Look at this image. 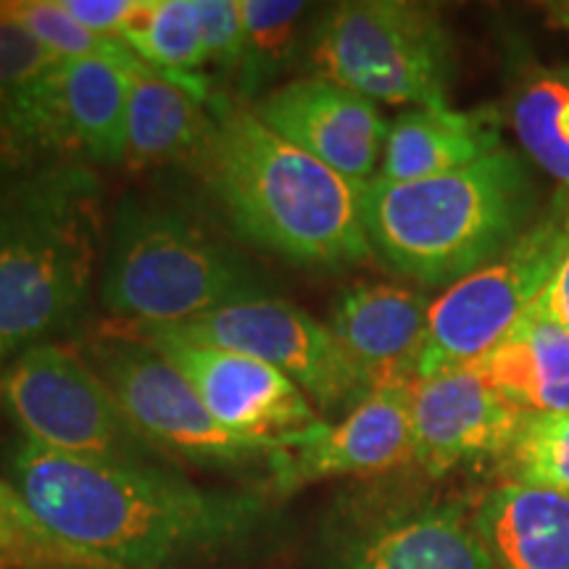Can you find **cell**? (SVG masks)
Segmentation results:
<instances>
[{
	"instance_id": "6da1fadb",
	"label": "cell",
	"mask_w": 569,
	"mask_h": 569,
	"mask_svg": "<svg viewBox=\"0 0 569 569\" xmlns=\"http://www.w3.org/2000/svg\"><path fill=\"white\" fill-rule=\"evenodd\" d=\"M6 469L32 515L101 567L169 569L232 557L274 528L267 496L201 488L156 459L74 457L19 438Z\"/></svg>"
},
{
	"instance_id": "7a4b0ae2",
	"label": "cell",
	"mask_w": 569,
	"mask_h": 569,
	"mask_svg": "<svg viewBox=\"0 0 569 569\" xmlns=\"http://www.w3.org/2000/svg\"><path fill=\"white\" fill-rule=\"evenodd\" d=\"M193 169L240 240L303 269L372 259L361 188L280 138L238 98L213 92Z\"/></svg>"
},
{
	"instance_id": "3957f363",
	"label": "cell",
	"mask_w": 569,
	"mask_h": 569,
	"mask_svg": "<svg viewBox=\"0 0 569 569\" xmlns=\"http://www.w3.org/2000/svg\"><path fill=\"white\" fill-rule=\"evenodd\" d=\"M361 217L375 256L393 272L422 284H453L536 224L538 184L528 161L503 146L457 172L367 182Z\"/></svg>"
},
{
	"instance_id": "277c9868",
	"label": "cell",
	"mask_w": 569,
	"mask_h": 569,
	"mask_svg": "<svg viewBox=\"0 0 569 569\" xmlns=\"http://www.w3.org/2000/svg\"><path fill=\"white\" fill-rule=\"evenodd\" d=\"M101 198L90 167L59 161L0 201V336L24 346L80 319L96 282Z\"/></svg>"
},
{
	"instance_id": "5b68a950",
	"label": "cell",
	"mask_w": 569,
	"mask_h": 569,
	"mask_svg": "<svg viewBox=\"0 0 569 569\" xmlns=\"http://www.w3.org/2000/svg\"><path fill=\"white\" fill-rule=\"evenodd\" d=\"M272 296V280L193 213L130 196L111 219L101 303L124 325H182Z\"/></svg>"
},
{
	"instance_id": "8992f818",
	"label": "cell",
	"mask_w": 569,
	"mask_h": 569,
	"mask_svg": "<svg viewBox=\"0 0 569 569\" xmlns=\"http://www.w3.org/2000/svg\"><path fill=\"white\" fill-rule=\"evenodd\" d=\"M317 77L369 101L438 109L448 106L457 51L436 6L411 0H348L330 6L311 30Z\"/></svg>"
},
{
	"instance_id": "52a82bcc",
	"label": "cell",
	"mask_w": 569,
	"mask_h": 569,
	"mask_svg": "<svg viewBox=\"0 0 569 569\" xmlns=\"http://www.w3.org/2000/svg\"><path fill=\"white\" fill-rule=\"evenodd\" d=\"M80 353L153 451L196 467L246 469L267 467L269 453L280 443L243 438L219 425L190 382L151 343L124 327L90 338Z\"/></svg>"
},
{
	"instance_id": "ba28073f",
	"label": "cell",
	"mask_w": 569,
	"mask_h": 569,
	"mask_svg": "<svg viewBox=\"0 0 569 569\" xmlns=\"http://www.w3.org/2000/svg\"><path fill=\"white\" fill-rule=\"evenodd\" d=\"M567 224L569 206L557 198L507 251L448 284L430 303L417 382L475 365L522 322L557 267Z\"/></svg>"
},
{
	"instance_id": "9c48e42d",
	"label": "cell",
	"mask_w": 569,
	"mask_h": 569,
	"mask_svg": "<svg viewBox=\"0 0 569 569\" xmlns=\"http://www.w3.org/2000/svg\"><path fill=\"white\" fill-rule=\"evenodd\" d=\"M0 398L21 438L74 457L156 459L82 353L32 343L0 377Z\"/></svg>"
},
{
	"instance_id": "30bf717a",
	"label": "cell",
	"mask_w": 569,
	"mask_h": 569,
	"mask_svg": "<svg viewBox=\"0 0 569 569\" xmlns=\"http://www.w3.org/2000/svg\"><path fill=\"white\" fill-rule=\"evenodd\" d=\"M169 327L174 336L238 351L280 369L309 396L319 411H351L372 393L367 377L309 311L282 298L267 296L240 301L209 315Z\"/></svg>"
},
{
	"instance_id": "8fae6325",
	"label": "cell",
	"mask_w": 569,
	"mask_h": 569,
	"mask_svg": "<svg viewBox=\"0 0 569 569\" xmlns=\"http://www.w3.org/2000/svg\"><path fill=\"white\" fill-rule=\"evenodd\" d=\"M330 569H496L459 501L353 498L327 517Z\"/></svg>"
},
{
	"instance_id": "7c38bea8",
	"label": "cell",
	"mask_w": 569,
	"mask_h": 569,
	"mask_svg": "<svg viewBox=\"0 0 569 569\" xmlns=\"http://www.w3.org/2000/svg\"><path fill=\"white\" fill-rule=\"evenodd\" d=\"M180 372L209 415L253 440H282L325 422L309 396L280 369L253 356L174 336L161 325H127Z\"/></svg>"
},
{
	"instance_id": "4fadbf2b",
	"label": "cell",
	"mask_w": 569,
	"mask_h": 569,
	"mask_svg": "<svg viewBox=\"0 0 569 569\" xmlns=\"http://www.w3.org/2000/svg\"><path fill=\"white\" fill-rule=\"evenodd\" d=\"M411 398L415 386L375 388L338 419L282 438L267 459L269 493L332 478L382 475L411 461Z\"/></svg>"
},
{
	"instance_id": "5bb4252c",
	"label": "cell",
	"mask_w": 569,
	"mask_h": 569,
	"mask_svg": "<svg viewBox=\"0 0 569 569\" xmlns=\"http://www.w3.org/2000/svg\"><path fill=\"white\" fill-rule=\"evenodd\" d=\"M525 419L472 369L427 377L411 398V465L427 478H446L459 467L501 461Z\"/></svg>"
},
{
	"instance_id": "9a60e30c",
	"label": "cell",
	"mask_w": 569,
	"mask_h": 569,
	"mask_svg": "<svg viewBox=\"0 0 569 569\" xmlns=\"http://www.w3.org/2000/svg\"><path fill=\"white\" fill-rule=\"evenodd\" d=\"M251 109L269 130L348 180L367 184L380 172L390 124L375 101L343 84L309 74L272 88Z\"/></svg>"
},
{
	"instance_id": "2e32d148",
	"label": "cell",
	"mask_w": 569,
	"mask_h": 569,
	"mask_svg": "<svg viewBox=\"0 0 569 569\" xmlns=\"http://www.w3.org/2000/svg\"><path fill=\"white\" fill-rule=\"evenodd\" d=\"M430 298L398 284H356L332 306L327 327L369 386H417Z\"/></svg>"
},
{
	"instance_id": "e0dca14e",
	"label": "cell",
	"mask_w": 569,
	"mask_h": 569,
	"mask_svg": "<svg viewBox=\"0 0 569 569\" xmlns=\"http://www.w3.org/2000/svg\"><path fill=\"white\" fill-rule=\"evenodd\" d=\"M501 142V117L490 106L457 111L407 109L388 127L386 151L375 180L415 182L465 169L486 159Z\"/></svg>"
},
{
	"instance_id": "ac0fdd59",
	"label": "cell",
	"mask_w": 569,
	"mask_h": 569,
	"mask_svg": "<svg viewBox=\"0 0 569 569\" xmlns=\"http://www.w3.org/2000/svg\"><path fill=\"white\" fill-rule=\"evenodd\" d=\"M496 569H569V496L501 482L472 511Z\"/></svg>"
},
{
	"instance_id": "d6986e66",
	"label": "cell",
	"mask_w": 569,
	"mask_h": 569,
	"mask_svg": "<svg viewBox=\"0 0 569 569\" xmlns=\"http://www.w3.org/2000/svg\"><path fill=\"white\" fill-rule=\"evenodd\" d=\"M465 369L528 417L569 411V332L532 311Z\"/></svg>"
},
{
	"instance_id": "ffe728a7",
	"label": "cell",
	"mask_w": 569,
	"mask_h": 569,
	"mask_svg": "<svg viewBox=\"0 0 569 569\" xmlns=\"http://www.w3.org/2000/svg\"><path fill=\"white\" fill-rule=\"evenodd\" d=\"M211 127L209 103L138 61L130 71L124 167L132 172L193 161Z\"/></svg>"
},
{
	"instance_id": "44dd1931",
	"label": "cell",
	"mask_w": 569,
	"mask_h": 569,
	"mask_svg": "<svg viewBox=\"0 0 569 569\" xmlns=\"http://www.w3.org/2000/svg\"><path fill=\"white\" fill-rule=\"evenodd\" d=\"M140 59H61L56 67L63 124L77 153L103 167H119L127 153L130 71Z\"/></svg>"
},
{
	"instance_id": "7402d4cb",
	"label": "cell",
	"mask_w": 569,
	"mask_h": 569,
	"mask_svg": "<svg viewBox=\"0 0 569 569\" xmlns=\"http://www.w3.org/2000/svg\"><path fill=\"white\" fill-rule=\"evenodd\" d=\"M122 42L142 63L172 77L198 101L209 103V51H206L196 0H146L142 11L127 27Z\"/></svg>"
},
{
	"instance_id": "603a6c76",
	"label": "cell",
	"mask_w": 569,
	"mask_h": 569,
	"mask_svg": "<svg viewBox=\"0 0 569 569\" xmlns=\"http://www.w3.org/2000/svg\"><path fill=\"white\" fill-rule=\"evenodd\" d=\"M509 122L569 206V63L528 71L511 92Z\"/></svg>"
},
{
	"instance_id": "cb8c5ba5",
	"label": "cell",
	"mask_w": 569,
	"mask_h": 569,
	"mask_svg": "<svg viewBox=\"0 0 569 569\" xmlns=\"http://www.w3.org/2000/svg\"><path fill=\"white\" fill-rule=\"evenodd\" d=\"M243 24V56H240L234 90L238 101L251 106L272 90L274 80L288 71L309 32L303 21L311 6L301 0H238Z\"/></svg>"
},
{
	"instance_id": "d4e9b609",
	"label": "cell",
	"mask_w": 569,
	"mask_h": 569,
	"mask_svg": "<svg viewBox=\"0 0 569 569\" xmlns=\"http://www.w3.org/2000/svg\"><path fill=\"white\" fill-rule=\"evenodd\" d=\"M101 567L88 553L53 536L27 507L9 478H0V569H88Z\"/></svg>"
},
{
	"instance_id": "484cf974",
	"label": "cell",
	"mask_w": 569,
	"mask_h": 569,
	"mask_svg": "<svg viewBox=\"0 0 569 569\" xmlns=\"http://www.w3.org/2000/svg\"><path fill=\"white\" fill-rule=\"evenodd\" d=\"M0 17L19 24L56 59H127L132 56L122 40L101 38L84 30L61 0H6Z\"/></svg>"
},
{
	"instance_id": "4316f807",
	"label": "cell",
	"mask_w": 569,
	"mask_h": 569,
	"mask_svg": "<svg viewBox=\"0 0 569 569\" xmlns=\"http://www.w3.org/2000/svg\"><path fill=\"white\" fill-rule=\"evenodd\" d=\"M501 467L511 482L569 496V411L525 419Z\"/></svg>"
},
{
	"instance_id": "83f0119b",
	"label": "cell",
	"mask_w": 569,
	"mask_h": 569,
	"mask_svg": "<svg viewBox=\"0 0 569 569\" xmlns=\"http://www.w3.org/2000/svg\"><path fill=\"white\" fill-rule=\"evenodd\" d=\"M196 6L206 51H209V69L219 77L234 80L240 56H243V24H240L238 0H196Z\"/></svg>"
},
{
	"instance_id": "f1b7e54d",
	"label": "cell",
	"mask_w": 569,
	"mask_h": 569,
	"mask_svg": "<svg viewBox=\"0 0 569 569\" xmlns=\"http://www.w3.org/2000/svg\"><path fill=\"white\" fill-rule=\"evenodd\" d=\"M146 0H61V6L74 17L84 30L101 38L122 40L127 27L142 11Z\"/></svg>"
},
{
	"instance_id": "f546056e",
	"label": "cell",
	"mask_w": 569,
	"mask_h": 569,
	"mask_svg": "<svg viewBox=\"0 0 569 569\" xmlns=\"http://www.w3.org/2000/svg\"><path fill=\"white\" fill-rule=\"evenodd\" d=\"M532 315L549 319L561 330L569 332V224H567V240L561 248V256L553 267V272L546 282V288L540 290L538 301L532 303Z\"/></svg>"
},
{
	"instance_id": "4dcf8cb0",
	"label": "cell",
	"mask_w": 569,
	"mask_h": 569,
	"mask_svg": "<svg viewBox=\"0 0 569 569\" xmlns=\"http://www.w3.org/2000/svg\"><path fill=\"white\" fill-rule=\"evenodd\" d=\"M546 13H549V24L551 27L569 32V3H551V6H546Z\"/></svg>"
},
{
	"instance_id": "1f68e13d",
	"label": "cell",
	"mask_w": 569,
	"mask_h": 569,
	"mask_svg": "<svg viewBox=\"0 0 569 569\" xmlns=\"http://www.w3.org/2000/svg\"><path fill=\"white\" fill-rule=\"evenodd\" d=\"M17 348H19L17 340L0 336V377H3L6 369L11 367V359H17Z\"/></svg>"
},
{
	"instance_id": "d6a6232c",
	"label": "cell",
	"mask_w": 569,
	"mask_h": 569,
	"mask_svg": "<svg viewBox=\"0 0 569 569\" xmlns=\"http://www.w3.org/2000/svg\"><path fill=\"white\" fill-rule=\"evenodd\" d=\"M88 569H113V567H88Z\"/></svg>"
}]
</instances>
